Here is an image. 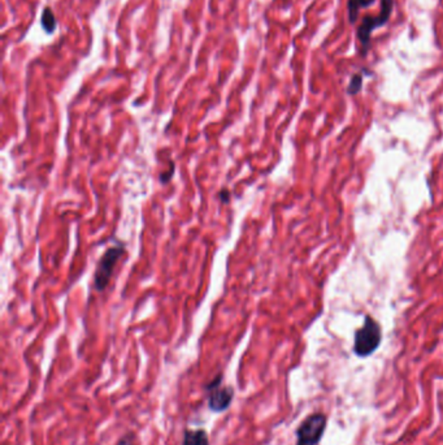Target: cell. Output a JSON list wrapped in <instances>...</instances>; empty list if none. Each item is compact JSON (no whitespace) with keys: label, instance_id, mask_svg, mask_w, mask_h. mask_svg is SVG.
<instances>
[{"label":"cell","instance_id":"1","mask_svg":"<svg viewBox=\"0 0 443 445\" xmlns=\"http://www.w3.org/2000/svg\"><path fill=\"white\" fill-rule=\"evenodd\" d=\"M394 8V0H381V12L377 16H365L358 29V40L360 42V55L365 56L370 46L372 33L374 29L386 25L390 19Z\"/></svg>","mask_w":443,"mask_h":445},{"label":"cell","instance_id":"2","mask_svg":"<svg viewBox=\"0 0 443 445\" xmlns=\"http://www.w3.org/2000/svg\"><path fill=\"white\" fill-rule=\"evenodd\" d=\"M381 344L380 324L374 319L367 315L364 324L355 333L354 351L361 358L368 357L379 349Z\"/></svg>","mask_w":443,"mask_h":445},{"label":"cell","instance_id":"3","mask_svg":"<svg viewBox=\"0 0 443 445\" xmlns=\"http://www.w3.org/2000/svg\"><path fill=\"white\" fill-rule=\"evenodd\" d=\"M222 382L224 375L219 374L204 387L208 392V409L212 413H224L232 405L234 388L230 385H222Z\"/></svg>","mask_w":443,"mask_h":445},{"label":"cell","instance_id":"4","mask_svg":"<svg viewBox=\"0 0 443 445\" xmlns=\"http://www.w3.org/2000/svg\"><path fill=\"white\" fill-rule=\"evenodd\" d=\"M124 253H125L124 245H115V246L109 247L100 258L98 267H96V276H94V286L98 292L105 290L108 286L109 280L112 277L114 268Z\"/></svg>","mask_w":443,"mask_h":445},{"label":"cell","instance_id":"5","mask_svg":"<svg viewBox=\"0 0 443 445\" xmlns=\"http://www.w3.org/2000/svg\"><path fill=\"white\" fill-rule=\"evenodd\" d=\"M327 427L324 414H312L307 417L296 430V445H317Z\"/></svg>","mask_w":443,"mask_h":445},{"label":"cell","instance_id":"6","mask_svg":"<svg viewBox=\"0 0 443 445\" xmlns=\"http://www.w3.org/2000/svg\"><path fill=\"white\" fill-rule=\"evenodd\" d=\"M181 445H210L208 434L203 428H188L183 431V439Z\"/></svg>","mask_w":443,"mask_h":445},{"label":"cell","instance_id":"7","mask_svg":"<svg viewBox=\"0 0 443 445\" xmlns=\"http://www.w3.org/2000/svg\"><path fill=\"white\" fill-rule=\"evenodd\" d=\"M42 26L43 29L47 33H53L56 29V19L53 15V10L46 7L42 13Z\"/></svg>","mask_w":443,"mask_h":445},{"label":"cell","instance_id":"8","mask_svg":"<svg viewBox=\"0 0 443 445\" xmlns=\"http://www.w3.org/2000/svg\"><path fill=\"white\" fill-rule=\"evenodd\" d=\"M361 86H363V74H354V76L351 77V82H350V85H348L347 87L348 94H351V96L358 94L360 90H361Z\"/></svg>","mask_w":443,"mask_h":445},{"label":"cell","instance_id":"9","mask_svg":"<svg viewBox=\"0 0 443 445\" xmlns=\"http://www.w3.org/2000/svg\"><path fill=\"white\" fill-rule=\"evenodd\" d=\"M116 445H136V435L129 433V434L124 435Z\"/></svg>","mask_w":443,"mask_h":445},{"label":"cell","instance_id":"10","mask_svg":"<svg viewBox=\"0 0 443 445\" xmlns=\"http://www.w3.org/2000/svg\"><path fill=\"white\" fill-rule=\"evenodd\" d=\"M173 175H174V166H173V163H172V167H170V170H168V173H167V172L163 173V175L160 176V181H161L163 184H165V182H168V181L172 179Z\"/></svg>","mask_w":443,"mask_h":445},{"label":"cell","instance_id":"11","mask_svg":"<svg viewBox=\"0 0 443 445\" xmlns=\"http://www.w3.org/2000/svg\"><path fill=\"white\" fill-rule=\"evenodd\" d=\"M220 200H222V202H229V200H230V193L224 189V191L220 193Z\"/></svg>","mask_w":443,"mask_h":445},{"label":"cell","instance_id":"12","mask_svg":"<svg viewBox=\"0 0 443 445\" xmlns=\"http://www.w3.org/2000/svg\"><path fill=\"white\" fill-rule=\"evenodd\" d=\"M374 1H376V0H368V3H370V6H373V4H374Z\"/></svg>","mask_w":443,"mask_h":445}]
</instances>
